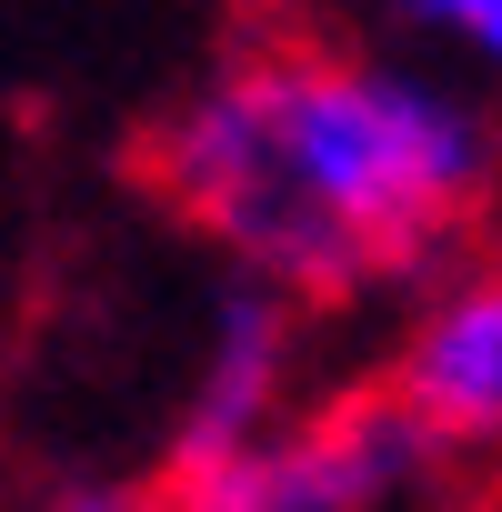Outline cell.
<instances>
[{
    "mask_svg": "<svg viewBox=\"0 0 502 512\" xmlns=\"http://www.w3.org/2000/svg\"><path fill=\"white\" fill-rule=\"evenodd\" d=\"M151 171L231 272L292 302H352L442 262L492 201L502 141L412 61L262 41L171 101Z\"/></svg>",
    "mask_w": 502,
    "mask_h": 512,
    "instance_id": "6da1fadb",
    "label": "cell"
},
{
    "mask_svg": "<svg viewBox=\"0 0 502 512\" xmlns=\"http://www.w3.org/2000/svg\"><path fill=\"white\" fill-rule=\"evenodd\" d=\"M31 512H161V502L141 482H121V472H71V482H41Z\"/></svg>",
    "mask_w": 502,
    "mask_h": 512,
    "instance_id": "8992f818",
    "label": "cell"
},
{
    "mask_svg": "<svg viewBox=\"0 0 502 512\" xmlns=\"http://www.w3.org/2000/svg\"><path fill=\"white\" fill-rule=\"evenodd\" d=\"M402 31H422L432 51H452L462 71L502 81V0H392Z\"/></svg>",
    "mask_w": 502,
    "mask_h": 512,
    "instance_id": "5b68a950",
    "label": "cell"
},
{
    "mask_svg": "<svg viewBox=\"0 0 502 512\" xmlns=\"http://www.w3.org/2000/svg\"><path fill=\"white\" fill-rule=\"evenodd\" d=\"M292 372H302V322L292 292L231 272L201 312V362L181 382V422H171V472L241 452L251 432H272L292 412Z\"/></svg>",
    "mask_w": 502,
    "mask_h": 512,
    "instance_id": "277c9868",
    "label": "cell"
},
{
    "mask_svg": "<svg viewBox=\"0 0 502 512\" xmlns=\"http://www.w3.org/2000/svg\"><path fill=\"white\" fill-rule=\"evenodd\" d=\"M432 482L442 442L392 392H352L322 412H282L221 462L171 472L161 512H422Z\"/></svg>",
    "mask_w": 502,
    "mask_h": 512,
    "instance_id": "7a4b0ae2",
    "label": "cell"
},
{
    "mask_svg": "<svg viewBox=\"0 0 502 512\" xmlns=\"http://www.w3.org/2000/svg\"><path fill=\"white\" fill-rule=\"evenodd\" d=\"M382 392L442 452H502V262H462L412 302Z\"/></svg>",
    "mask_w": 502,
    "mask_h": 512,
    "instance_id": "3957f363",
    "label": "cell"
}]
</instances>
